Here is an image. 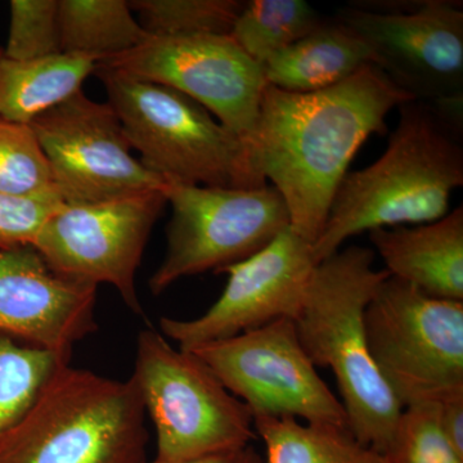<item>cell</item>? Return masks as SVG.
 Listing matches in <instances>:
<instances>
[{
	"label": "cell",
	"instance_id": "1",
	"mask_svg": "<svg viewBox=\"0 0 463 463\" xmlns=\"http://www.w3.org/2000/svg\"><path fill=\"white\" fill-rule=\"evenodd\" d=\"M411 100L374 65L312 93L265 85L246 147L255 172L285 200L295 233L316 242L358 149L385 134L386 116Z\"/></svg>",
	"mask_w": 463,
	"mask_h": 463
},
{
	"label": "cell",
	"instance_id": "2",
	"mask_svg": "<svg viewBox=\"0 0 463 463\" xmlns=\"http://www.w3.org/2000/svg\"><path fill=\"white\" fill-rule=\"evenodd\" d=\"M398 109L401 118L383 156L341 181L312 245L317 264L356 234L431 223L448 214L452 192L463 184L458 118L425 100Z\"/></svg>",
	"mask_w": 463,
	"mask_h": 463
},
{
	"label": "cell",
	"instance_id": "3",
	"mask_svg": "<svg viewBox=\"0 0 463 463\" xmlns=\"http://www.w3.org/2000/svg\"><path fill=\"white\" fill-rule=\"evenodd\" d=\"M373 261V250L353 245L317 264L295 325L312 364L336 377L352 434L383 455L403 405L368 349L365 309L390 276Z\"/></svg>",
	"mask_w": 463,
	"mask_h": 463
},
{
	"label": "cell",
	"instance_id": "4",
	"mask_svg": "<svg viewBox=\"0 0 463 463\" xmlns=\"http://www.w3.org/2000/svg\"><path fill=\"white\" fill-rule=\"evenodd\" d=\"M145 407L132 377L61 364L0 437V463H147Z\"/></svg>",
	"mask_w": 463,
	"mask_h": 463
},
{
	"label": "cell",
	"instance_id": "5",
	"mask_svg": "<svg viewBox=\"0 0 463 463\" xmlns=\"http://www.w3.org/2000/svg\"><path fill=\"white\" fill-rule=\"evenodd\" d=\"M139 160L164 181L254 190L267 185L249 148L196 100L164 85L96 67Z\"/></svg>",
	"mask_w": 463,
	"mask_h": 463
},
{
	"label": "cell",
	"instance_id": "6",
	"mask_svg": "<svg viewBox=\"0 0 463 463\" xmlns=\"http://www.w3.org/2000/svg\"><path fill=\"white\" fill-rule=\"evenodd\" d=\"M132 377L156 432L155 461L176 463L251 446L254 417L194 352L161 332L137 337Z\"/></svg>",
	"mask_w": 463,
	"mask_h": 463
},
{
	"label": "cell",
	"instance_id": "7",
	"mask_svg": "<svg viewBox=\"0 0 463 463\" xmlns=\"http://www.w3.org/2000/svg\"><path fill=\"white\" fill-rule=\"evenodd\" d=\"M374 365L404 407L463 395V301L389 276L364 315Z\"/></svg>",
	"mask_w": 463,
	"mask_h": 463
},
{
	"label": "cell",
	"instance_id": "8",
	"mask_svg": "<svg viewBox=\"0 0 463 463\" xmlns=\"http://www.w3.org/2000/svg\"><path fill=\"white\" fill-rule=\"evenodd\" d=\"M164 194L173 215L165 258L149 279L155 297L184 277L252 257L289 227L288 206L272 185L234 190L165 181Z\"/></svg>",
	"mask_w": 463,
	"mask_h": 463
},
{
	"label": "cell",
	"instance_id": "9",
	"mask_svg": "<svg viewBox=\"0 0 463 463\" xmlns=\"http://www.w3.org/2000/svg\"><path fill=\"white\" fill-rule=\"evenodd\" d=\"M187 350L214 371L254 419L292 417L349 429L345 408L304 352L294 319Z\"/></svg>",
	"mask_w": 463,
	"mask_h": 463
},
{
	"label": "cell",
	"instance_id": "10",
	"mask_svg": "<svg viewBox=\"0 0 463 463\" xmlns=\"http://www.w3.org/2000/svg\"><path fill=\"white\" fill-rule=\"evenodd\" d=\"M166 203L164 188L108 203H63L48 219L33 248L58 276L96 288L108 283L134 315L142 316L137 270Z\"/></svg>",
	"mask_w": 463,
	"mask_h": 463
},
{
	"label": "cell",
	"instance_id": "11",
	"mask_svg": "<svg viewBox=\"0 0 463 463\" xmlns=\"http://www.w3.org/2000/svg\"><path fill=\"white\" fill-rule=\"evenodd\" d=\"M97 66L181 91L245 145L254 134L267 81L231 35L147 36Z\"/></svg>",
	"mask_w": 463,
	"mask_h": 463
},
{
	"label": "cell",
	"instance_id": "12",
	"mask_svg": "<svg viewBox=\"0 0 463 463\" xmlns=\"http://www.w3.org/2000/svg\"><path fill=\"white\" fill-rule=\"evenodd\" d=\"M66 205L108 203L165 181L132 155L114 109L78 91L30 124Z\"/></svg>",
	"mask_w": 463,
	"mask_h": 463
},
{
	"label": "cell",
	"instance_id": "13",
	"mask_svg": "<svg viewBox=\"0 0 463 463\" xmlns=\"http://www.w3.org/2000/svg\"><path fill=\"white\" fill-rule=\"evenodd\" d=\"M373 51L376 66L416 100L461 99L463 12L448 0L411 8L350 5L335 17Z\"/></svg>",
	"mask_w": 463,
	"mask_h": 463
},
{
	"label": "cell",
	"instance_id": "14",
	"mask_svg": "<svg viewBox=\"0 0 463 463\" xmlns=\"http://www.w3.org/2000/svg\"><path fill=\"white\" fill-rule=\"evenodd\" d=\"M312 243L291 228L263 250L218 273L228 276L221 298L194 319H160L161 334L192 349L254 330L277 319H297L316 268Z\"/></svg>",
	"mask_w": 463,
	"mask_h": 463
},
{
	"label": "cell",
	"instance_id": "15",
	"mask_svg": "<svg viewBox=\"0 0 463 463\" xmlns=\"http://www.w3.org/2000/svg\"><path fill=\"white\" fill-rule=\"evenodd\" d=\"M97 291L58 276L33 246L0 250V334L70 359L99 327Z\"/></svg>",
	"mask_w": 463,
	"mask_h": 463
},
{
	"label": "cell",
	"instance_id": "16",
	"mask_svg": "<svg viewBox=\"0 0 463 463\" xmlns=\"http://www.w3.org/2000/svg\"><path fill=\"white\" fill-rule=\"evenodd\" d=\"M370 240L392 277L428 297L463 301V207L431 223L380 228Z\"/></svg>",
	"mask_w": 463,
	"mask_h": 463
},
{
	"label": "cell",
	"instance_id": "17",
	"mask_svg": "<svg viewBox=\"0 0 463 463\" xmlns=\"http://www.w3.org/2000/svg\"><path fill=\"white\" fill-rule=\"evenodd\" d=\"M376 66L373 51L349 27L335 18L261 66L267 84L292 93H312L334 87L364 66Z\"/></svg>",
	"mask_w": 463,
	"mask_h": 463
},
{
	"label": "cell",
	"instance_id": "18",
	"mask_svg": "<svg viewBox=\"0 0 463 463\" xmlns=\"http://www.w3.org/2000/svg\"><path fill=\"white\" fill-rule=\"evenodd\" d=\"M97 62L76 54L16 60L0 47V118L32 124L38 116L81 90Z\"/></svg>",
	"mask_w": 463,
	"mask_h": 463
},
{
	"label": "cell",
	"instance_id": "19",
	"mask_svg": "<svg viewBox=\"0 0 463 463\" xmlns=\"http://www.w3.org/2000/svg\"><path fill=\"white\" fill-rule=\"evenodd\" d=\"M127 0H58L61 50L96 61L133 50L147 33Z\"/></svg>",
	"mask_w": 463,
	"mask_h": 463
},
{
	"label": "cell",
	"instance_id": "20",
	"mask_svg": "<svg viewBox=\"0 0 463 463\" xmlns=\"http://www.w3.org/2000/svg\"><path fill=\"white\" fill-rule=\"evenodd\" d=\"M254 428L264 443V463H386L347 428L268 416L254 419Z\"/></svg>",
	"mask_w": 463,
	"mask_h": 463
},
{
	"label": "cell",
	"instance_id": "21",
	"mask_svg": "<svg viewBox=\"0 0 463 463\" xmlns=\"http://www.w3.org/2000/svg\"><path fill=\"white\" fill-rule=\"evenodd\" d=\"M306 0H250L232 27L231 38L259 66L321 25Z\"/></svg>",
	"mask_w": 463,
	"mask_h": 463
},
{
	"label": "cell",
	"instance_id": "22",
	"mask_svg": "<svg viewBox=\"0 0 463 463\" xmlns=\"http://www.w3.org/2000/svg\"><path fill=\"white\" fill-rule=\"evenodd\" d=\"M69 361L0 334V437L29 410L54 371Z\"/></svg>",
	"mask_w": 463,
	"mask_h": 463
},
{
	"label": "cell",
	"instance_id": "23",
	"mask_svg": "<svg viewBox=\"0 0 463 463\" xmlns=\"http://www.w3.org/2000/svg\"><path fill=\"white\" fill-rule=\"evenodd\" d=\"M245 2L240 0H132L148 36L231 35Z\"/></svg>",
	"mask_w": 463,
	"mask_h": 463
},
{
	"label": "cell",
	"instance_id": "24",
	"mask_svg": "<svg viewBox=\"0 0 463 463\" xmlns=\"http://www.w3.org/2000/svg\"><path fill=\"white\" fill-rule=\"evenodd\" d=\"M0 194L62 201L48 158L33 128L3 118H0Z\"/></svg>",
	"mask_w": 463,
	"mask_h": 463
},
{
	"label": "cell",
	"instance_id": "25",
	"mask_svg": "<svg viewBox=\"0 0 463 463\" xmlns=\"http://www.w3.org/2000/svg\"><path fill=\"white\" fill-rule=\"evenodd\" d=\"M383 456L386 463H463L441 431L434 403L403 408Z\"/></svg>",
	"mask_w": 463,
	"mask_h": 463
},
{
	"label": "cell",
	"instance_id": "26",
	"mask_svg": "<svg viewBox=\"0 0 463 463\" xmlns=\"http://www.w3.org/2000/svg\"><path fill=\"white\" fill-rule=\"evenodd\" d=\"M5 52L16 60H43L62 54L58 0H12Z\"/></svg>",
	"mask_w": 463,
	"mask_h": 463
},
{
	"label": "cell",
	"instance_id": "27",
	"mask_svg": "<svg viewBox=\"0 0 463 463\" xmlns=\"http://www.w3.org/2000/svg\"><path fill=\"white\" fill-rule=\"evenodd\" d=\"M62 201L0 194V250L33 246Z\"/></svg>",
	"mask_w": 463,
	"mask_h": 463
},
{
	"label": "cell",
	"instance_id": "28",
	"mask_svg": "<svg viewBox=\"0 0 463 463\" xmlns=\"http://www.w3.org/2000/svg\"><path fill=\"white\" fill-rule=\"evenodd\" d=\"M439 425L448 443L463 458V395L437 404Z\"/></svg>",
	"mask_w": 463,
	"mask_h": 463
},
{
	"label": "cell",
	"instance_id": "29",
	"mask_svg": "<svg viewBox=\"0 0 463 463\" xmlns=\"http://www.w3.org/2000/svg\"><path fill=\"white\" fill-rule=\"evenodd\" d=\"M147 463H165L152 461ZM176 463H264L263 457L252 446L230 450V452L218 453V455L203 457V458L192 459V461Z\"/></svg>",
	"mask_w": 463,
	"mask_h": 463
}]
</instances>
